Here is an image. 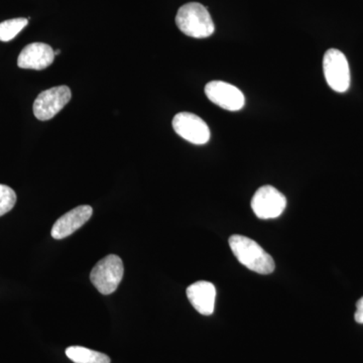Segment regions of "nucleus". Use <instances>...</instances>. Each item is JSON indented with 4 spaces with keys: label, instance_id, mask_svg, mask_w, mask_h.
I'll return each mask as SVG.
<instances>
[{
    "label": "nucleus",
    "instance_id": "f257e3e1",
    "mask_svg": "<svg viewBox=\"0 0 363 363\" xmlns=\"http://www.w3.org/2000/svg\"><path fill=\"white\" fill-rule=\"evenodd\" d=\"M229 245L238 262L250 271L262 274L274 271V259L255 240L242 235H233L229 238Z\"/></svg>",
    "mask_w": 363,
    "mask_h": 363
},
{
    "label": "nucleus",
    "instance_id": "f03ea898",
    "mask_svg": "<svg viewBox=\"0 0 363 363\" xmlns=\"http://www.w3.org/2000/svg\"><path fill=\"white\" fill-rule=\"evenodd\" d=\"M176 25L182 33L195 39H205L213 35L215 30L209 11L198 2H190L180 7L176 16Z\"/></svg>",
    "mask_w": 363,
    "mask_h": 363
},
{
    "label": "nucleus",
    "instance_id": "7ed1b4c3",
    "mask_svg": "<svg viewBox=\"0 0 363 363\" xmlns=\"http://www.w3.org/2000/svg\"><path fill=\"white\" fill-rule=\"evenodd\" d=\"M123 262L116 255H107L93 267L90 279L102 295L116 292L123 278Z\"/></svg>",
    "mask_w": 363,
    "mask_h": 363
},
{
    "label": "nucleus",
    "instance_id": "20e7f679",
    "mask_svg": "<svg viewBox=\"0 0 363 363\" xmlns=\"http://www.w3.org/2000/svg\"><path fill=\"white\" fill-rule=\"evenodd\" d=\"M323 70L329 87L336 92H346L350 86V70L342 52L328 50L324 55Z\"/></svg>",
    "mask_w": 363,
    "mask_h": 363
},
{
    "label": "nucleus",
    "instance_id": "39448f33",
    "mask_svg": "<svg viewBox=\"0 0 363 363\" xmlns=\"http://www.w3.org/2000/svg\"><path fill=\"white\" fill-rule=\"evenodd\" d=\"M71 98L68 86H57L43 91L33 102V114L39 121H50L68 104Z\"/></svg>",
    "mask_w": 363,
    "mask_h": 363
},
{
    "label": "nucleus",
    "instance_id": "423d86ee",
    "mask_svg": "<svg viewBox=\"0 0 363 363\" xmlns=\"http://www.w3.org/2000/svg\"><path fill=\"white\" fill-rule=\"evenodd\" d=\"M286 206L285 196L272 186H264L255 192L252 200L255 214L260 219L278 218Z\"/></svg>",
    "mask_w": 363,
    "mask_h": 363
},
{
    "label": "nucleus",
    "instance_id": "0eeeda50",
    "mask_svg": "<svg viewBox=\"0 0 363 363\" xmlns=\"http://www.w3.org/2000/svg\"><path fill=\"white\" fill-rule=\"evenodd\" d=\"M173 128L177 135L194 145L209 142V126L199 116L190 112H180L173 119Z\"/></svg>",
    "mask_w": 363,
    "mask_h": 363
},
{
    "label": "nucleus",
    "instance_id": "6e6552de",
    "mask_svg": "<svg viewBox=\"0 0 363 363\" xmlns=\"http://www.w3.org/2000/svg\"><path fill=\"white\" fill-rule=\"evenodd\" d=\"M205 94L210 101L228 111H238L245 104V95L235 86L223 82L212 81L205 86Z\"/></svg>",
    "mask_w": 363,
    "mask_h": 363
},
{
    "label": "nucleus",
    "instance_id": "1a4fd4ad",
    "mask_svg": "<svg viewBox=\"0 0 363 363\" xmlns=\"http://www.w3.org/2000/svg\"><path fill=\"white\" fill-rule=\"evenodd\" d=\"M92 214L93 209L89 205H82L67 212L52 226V238L60 240L72 235L89 221Z\"/></svg>",
    "mask_w": 363,
    "mask_h": 363
},
{
    "label": "nucleus",
    "instance_id": "9d476101",
    "mask_svg": "<svg viewBox=\"0 0 363 363\" xmlns=\"http://www.w3.org/2000/svg\"><path fill=\"white\" fill-rule=\"evenodd\" d=\"M55 51L51 45L44 43H33L23 48L18 59V66L30 70H44L51 66L55 60Z\"/></svg>",
    "mask_w": 363,
    "mask_h": 363
},
{
    "label": "nucleus",
    "instance_id": "9b49d317",
    "mask_svg": "<svg viewBox=\"0 0 363 363\" xmlns=\"http://www.w3.org/2000/svg\"><path fill=\"white\" fill-rule=\"evenodd\" d=\"M189 301L200 314L209 316L213 314L216 289L210 281H200L187 289Z\"/></svg>",
    "mask_w": 363,
    "mask_h": 363
},
{
    "label": "nucleus",
    "instance_id": "f8f14e48",
    "mask_svg": "<svg viewBox=\"0 0 363 363\" xmlns=\"http://www.w3.org/2000/svg\"><path fill=\"white\" fill-rule=\"evenodd\" d=\"M66 355L74 363H111V358L104 353L88 350L82 346L67 348Z\"/></svg>",
    "mask_w": 363,
    "mask_h": 363
},
{
    "label": "nucleus",
    "instance_id": "ddd939ff",
    "mask_svg": "<svg viewBox=\"0 0 363 363\" xmlns=\"http://www.w3.org/2000/svg\"><path fill=\"white\" fill-rule=\"evenodd\" d=\"M28 18H18L0 23V40L9 42L13 40L28 26Z\"/></svg>",
    "mask_w": 363,
    "mask_h": 363
},
{
    "label": "nucleus",
    "instance_id": "4468645a",
    "mask_svg": "<svg viewBox=\"0 0 363 363\" xmlns=\"http://www.w3.org/2000/svg\"><path fill=\"white\" fill-rule=\"evenodd\" d=\"M16 203V194L13 189L0 184V217L11 211Z\"/></svg>",
    "mask_w": 363,
    "mask_h": 363
},
{
    "label": "nucleus",
    "instance_id": "2eb2a0df",
    "mask_svg": "<svg viewBox=\"0 0 363 363\" xmlns=\"http://www.w3.org/2000/svg\"><path fill=\"white\" fill-rule=\"evenodd\" d=\"M354 319L357 323L363 324V297L357 302Z\"/></svg>",
    "mask_w": 363,
    "mask_h": 363
},
{
    "label": "nucleus",
    "instance_id": "dca6fc26",
    "mask_svg": "<svg viewBox=\"0 0 363 363\" xmlns=\"http://www.w3.org/2000/svg\"><path fill=\"white\" fill-rule=\"evenodd\" d=\"M60 52H61V51H60V50H57V51L55 52V55H59Z\"/></svg>",
    "mask_w": 363,
    "mask_h": 363
}]
</instances>
